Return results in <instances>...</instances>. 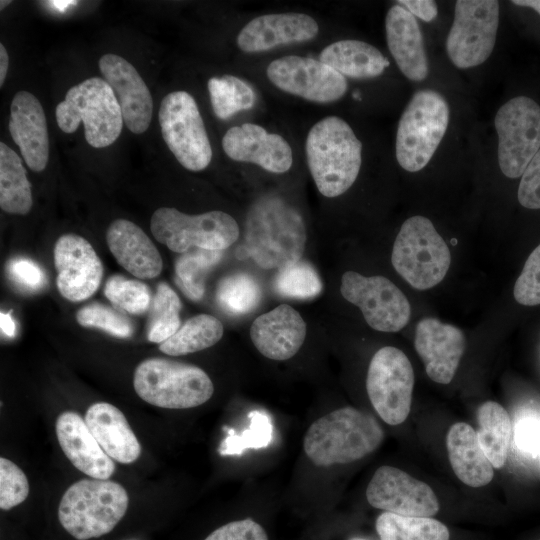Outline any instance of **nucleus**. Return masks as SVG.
I'll list each match as a JSON object with an SVG mask.
<instances>
[{
  "instance_id": "10",
  "label": "nucleus",
  "mask_w": 540,
  "mask_h": 540,
  "mask_svg": "<svg viewBox=\"0 0 540 540\" xmlns=\"http://www.w3.org/2000/svg\"><path fill=\"white\" fill-rule=\"evenodd\" d=\"M158 120L163 140L187 170L201 171L212 160V147L199 111L186 91L168 93L161 101Z\"/></svg>"
},
{
  "instance_id": "25",
  "label": "nucleus",
  "mask_w": 540,
  "mask_h": 540,
  "mask_svg": "<svg viewBox=\"0 0 540 540\" xmlns=\"http://www.w3.org/2000/svg\"><path fill=\"white\" fill-rule=\"evenodd\" d=\"M385 31L389 51L403 75L411 81L424 80L429 65L415 16L397 3L386 14Z\"/></svg>"
},
{
  "instance_id": "11",
  "label": "nucleus",
  "mask_w": 540,
  "mask_h": 540,
  "mask_svg": "<svg viewBox=\"0 0 540 540\" xmlns=\"http://www.w3.org/2000/svg\"><path fill=\"white\" fill-rule=\"evenodd\" d=\"M499 25L496 0H458L446 39V52L460 69L484 63L495 47Z\"/></svg>"
},
{
  "instance_id": "23",
  "label": "nucleus",
  "mask_w": 540,
  "mask_h": 540,
  "mask_svg": "<svg viewBox=\"0 0 540 540\" xmlns=\"http://www.w3.org/2000/svg\"><path fill=\"white\" fill-rule=\"evenodd\" d=\"M306 332L302 316L287 304L260 315L250 327L256 349L266 358L277 361L293 357L303 345Z\"/></svg>"
},
{
  "instance_id": "45",
  "label": "nucleus",
  "mask_w": 540,
  "mask_h": 540,
  "mask_svg": "<svg viewBox=\"0 0 540 540\" xmlns=\"http://www.w3.org/2000/svg\"><path fill=\"white\" fill-rule=\"evenodd\" d=\"M518 201L525 208L540 209V149L521 176Z\"/></svg>"
},
{
  "instance_id": "52",
  "label": "nucleus",
  "mask_w": 540,
  "mask_h": 540,
  "mask_svg": "<svg viewBox=\"0 0 540 540\" xmlns=\"http://www.w3.org/2000/svg\"><path fill=\"white\" fill-rule=\"evenodd\" d=\"M11 3L10 0H2L0 1V9L3 10L5 7H7Z\"/></svg>"
},
{
  "instance_id": "49",
  "label": "nucleus",
  "mask_w": 540,
  "mask_h": 540,
  "mask_svg": "<svg viewBox=\"0 0 540 540\" xmlns=\"http://www.w3.org/2000/svg\"><path fill=\"white\" fill-rule=\"evenodd\" d=\"M0 327L2 333L8 337H14L16 333V324L10 313L1 312Z\"/></svg>"
},
{
  "instance_id": "37",
  "label": "nucleus",
  "mask_w": 540,
  "mask_h": 540,
  "mask_svg": "<svg viewBox=\"0 0 540 540\" xmlns=\"http://www.w3.org/2000/svg\"><path fill=\"white\" fill-rule=\"evenodd\" d=\"M261 295L257 281L246 273H236L224 278L216 292L219 305L234 315L251 312L259 304Z\"/></svg>"
},
{
  "instance_id": "47",
  "label": "nucleus",
  "mask_w": 540,
  "mask_h": 540,
  "mask_svg": "<svg viewBox=\"0 0 540 540\" xmlns=\"http://www.w3.org/2000/svg\"><path fill=\"white\" fill-rule=\"evenodd\" d=\"M515 436L520 449L540 456V421L527 419L518 423Z\"/></svg>"
},
{
  "instance_id": "30",
  "label": "nucleus",
  "mask_w": 540,
  "mask_h": 540,
  "mask_svg": "<svg viewBox=\"0 0 540 540\" xmlns=\"http://www.w3.org/2000/svg\"><path fill=\"white\" fill-rule=\"evenodd\" d=\"M479 445L494 468H502L506 462L511 438L512 424L506 409L495 401L482 403L477 410Z\"/></svg>"
},
{
  "instance_id": "13",
  "label": "nucleus",
  "mask_w": 540,
  "mask_h": 540,
  "mask_svg": "<svg viewBox=\"0 0 540 540\" xmlns=\"http://www.w3.org/2000/svg\"><path fill=\"white\" fill-rule=\"evenodd\" d=\"M414 381L411 362L400 349L386 346L373 355L366 389L373 408L385 423L399 425L407 419Z\"/></svg>"
},
{
  "instance_id": "18",
  "label": "nucleus",
  "mask_w": 540,
  "mask_h": 540,
  "mask_svg": "<svg viewBox=\"0 0 540 540\" xmlns=\"http://www.w3.org/2000/svg\"><path fill=\"white\" fill-rule=\"evenodd\" d=\"M98 66L117 98L126 127L134 134L144 133L152 120L153 99L137 69L114 53L102 55Z\"/></svg>"
},
{
  "instance_id": "34",
  "label": "nucleus",
  "mask_w": 540,
  "mask_h": 540,
  "mask_svg": "<svg viewBox=\"0 0 540 540\" xmlns=\"http://www.w3.org/2000/svg\"><path fill=\"white\" fill-rule=\"evenodd\" d=\"M207 88L213 112L221 120H226L239 111L253 108L256 102L253 88L233 75L211 77L207 82Z\"/></svg>"
},
{
  "instance_id": "26",
  "label": "nucleus",
  "mask_w": 540,
  "mask_h": 540,
  "mask_svg": "<svg viewBox=\"0 0 540 540\" xmlns=\"http://www.w3.org/2000/svg\"><path fill=\"white\" fill-rule=\"evenodd\" d=\"M106 242L119 265L133 276L152 279L161 273L163 262L158 249L134 222L114 220L107 229Z\"/></svg>"
},
{
  "instance_id": "14",
  "label": "nucleus",
  "mask_w": 540,
  "mask_h": 540,
  "mask_svg": "<svg viewBox=\"0 0 540 540\" xmlns=\"http://www.w3.org/2000/svg\"><path fill=\"white\" fill-rule=\"evenodd\" d=\"M340 292L347 301L360 308L367 324L377 331L397 332L409 322L408 299L386 277H366L347 271L341 277Z\"/></svg>"
},
{
  "instance_id": "41",
  "label": "nucleus",
  "mask_w": 540,
  "mask_h": 540,
  "mask_svg": "<svg viewBox=\"0 0 540 540\" xmlns=\"http://www.w3.org/2000/svg\"><path fill=\"white\" fill-rule=\"evenodd\" d=\"M249 417L251 418L249 430L237 437L230 434L231 436L221 444L219 451L222 455L239 454L244 448H260L269 444L272 428L268 416L254 411Z\"/></svg>"
},
{
  "instance_id": "29",
  "label": "nucleus",
  "mask_w": 540,
  "mask_h": 540,
  "mask_svg": "<svg viewBox=\"0 0 540 540\" xmlns=\"http://www.w3.org/2000/svg\"><path fill=\"white\" fill-rule=\"evenodd\" d=\"M319 60L344 77L371 79L380 76L389 65L387 58L373 45L360 40H340L326 46Z\"/></svg>"
},
{
  "instance_id": "1",
  "label": "nucleus",
  "mask_w": 540,
  "mask_h": 540,
  "mask_svg": "<svg viewBox=\"0 0 540 540\" xmlns=\"http://www.w3.org/2000/svg\"><path fill=\"white\" fill-rule=\"evenodd\" d=\"M301 214L281 197L255 200L246 215L245 245L249 256L264 269L281 270L300 261L306 245Z\"/></svg>"
},
{
  "instance_id": "24",
  "label": "nucleus",
  "mask_w": 540,
  "mask_h": 540,
  "mask_svg": "<svg viewBox=\"0 0 540 540\" xmlns=\"http://www.w3.org/2000/svg\"><path fill=\"white\" fill-rule=\"evenodd\" d=\"M56 435L65 456L79 471L94 479L107 480L112 476L113 459L101 448L78 413H61L56 420Z\"/></svg>"
},
{
  "instance_id": "40",
  "label": "nucleus",
  "mask_w": 540,
  "mask_h": 540,
  "mask_svg": "<svg viewBox=\"0 0 540 540\" xmlns=\"http://www.w3.org/2000/svg\"><path fill=\"white\" fill-rule=\"evenodd\" d=\"M76 320L83 327L99 328L120 338H128L134 331L133 324L126 315L101 303L82 307L76 313Z\"/></svg>"
},
{
  "instance_id": "46",
  "label": "nucleus",
  "mask_w": 540,
  "mask_h": 540,
  "mask_svg": "<svg viewBox=\"0 0 540 540\" xmlns=\"http://www.w3.org/2000/svg\"><path fill=\"white\" fill-rule=\"evenodd\" d=\"M11 278L20 286L37 290L46 281L45 274L37 263L28 258L18 257L11 260L9 264Z\"/></svg>"
},
{
  "instance_id": "17",
  "label": "nucleus",
  "mask_w": 540,
  "mask_h": 540,
  "mask_svg": "<svg viewBox=\"0 0 540 540\" xmlns=\"http://www.w3.org/2000/svg\"><path fill=\"white\" fill-rule=\"evenodd\" d=\"M59 293L71 302L90 298L99 288L103 266L92 245L77 234L61 235L54 246Z\"/></svg>"
},
{
  "instance_id": "8",
  "label": "nucleus",
  "mask_w": 540,
  "mask_h": 540,
  "mask_svg": "<svg viewBox=\"0 0 540 540\" xmlns=\"http://www.w3.org/2000/svg\"><path fill=\"white\" fill-rule=\"evenodd\" d=\"M391 262L412 287L426 290L444 279L451 254L432 222L417 215L402 224L393 245Z\"/></svg>"
},
{
  "instance_id": "2",
  "label": "nucleus",
  "mask_w": 540,
  "mask_h": 540,
  "mask_svg": "<svg viewBox=\"0 0 540 540\" xmlns=\"http://www.w3.org/2000/svg\"><path fill=\"white\" fill-rule=\"evenodd\" d=\"M383 439L384 431L372 415L343 407L310 425L303 448L314 465L329 467L364 458L375 451Z\"/></svg>"
},
{
  "instance_id": "6",
  "label": "nucleus",
  "mask_w": 540,
  "mask_h": 540,
  "mask_svg": "<svg viewBox=\"0 0 540 540\" xmlns=\"http://www.w3.org/2000/svg\"><path fill=\"white\" fill-rule=\"evenodd\" d=\"M133 386L145 402L167 409H187L207 402L214 386L200 367L166 358H149L135 369Z\"/></svg>"
},
{
  "instance_id": "36",
  "label": "nucleus",
  "mask_w": 540,
  "mask_h": 540,
  "mask_svg": "<svg viewBox=\"0 0 540 540\" xmlns=\"http://www.w3.org/2000/svg\"><path fill=\"white\" fill-rule=\"evenodd\" d=\"M180 310L181 302L175 291L167 283H159L148 320V340L162 343L175 334L181 325Z\"/></svg>"
},
{
  "instance_id": "16",
  "label": "nucleus",
  "mask_w": 540,
  "mask_h": 540,
  "mask_svg": "<svg viewBox=\"0 0 540 540\" xmlns=\"http://www.w3.org/2000/svg\"><path fill=\"white\" fill-rule=\"evenodd\" d=\"M366 498L376 509L403 516L433 517L440 510L439 500L428 484L387 465L373 474Z\"/></svg>"
},
{
  "instance_id": "19",
  "label": "nucleus",
  "mask_w": 540,
  "mask_h": 540,
  "mask_svg": "<svg viewBox=\"0 0 540 540\" xmlns=\"http://www.w3.org/2000/svg\"><path fill=\"white\" fill-rule=\"evenodd\" d=\"M222 148L230 159L256 164L271 173H285L293 163L287 140L254 123L229 128L222 138Z\"/></svg>"
},
{
  "instance_id": "4",
  "label": "nucleus",
  "mask_w": 540,
  "mask_h": 540,
  "mask_svg": "<svg viewBox=\"0 0 540 540\" xmlns=\"http://www.w3.org/2000/svg\"><path fill=\"white\" fill-rule=\"evenodd\" d=\"M128 504L127 491L119 483L82 479L63 494L58 518L75 539L88 540L111 532L124 517Z\"/></svg>"
},
{
  "instance_id": "35",
  "label": "nucleus",
  "mask_w": 540,
  "mask_h": 540,
  "mask_svg": "<svg viewBox=\"0 0 540 540\" xmlns=\"http://www.w3.org/2000/svg\"><path fill=\"white\" fill-rule=\"evenodd\" d=\"M221 258L222 251L196 247L178 258L175 273L180 288L188 298L199 301L203 297L206 276Z\"/></svg>"
},
{
  "instance_id": "50",
  "label": "nucleus",
  "mask_w": 540,
  "mask_h": 540,
  "mask_svg": "<svg viewBox=\"0 0 540 540\" xmlns=\"http://www.w3.org/2000/svg\"><path fill=\"white\" fill-rule=\"evenodd\" d=\"M9 67V55L4 46L0 44V87L3 86Z\"/></svg>"
},
{
  "instance_id": "39",
  "label": "nucleus",
  "mask_w": 540,
  "mask_h": 540,
  "mask_svg": "<svg viewBox=\"0 0 540 540\" xmlns=\"http://www.w3.org/2000/svg\"><path fill=\"white\" fill-rule=\"evenodd\" d=\"M104 293L116 307L130 314H143L151 303L150 289L146 284L120 275L109 278Z\"/></svg>"
},
{
  "instance_id": "44",
  "label": "nucleus",
  "mask_w": 540,
  "mask_h": 540,
  "mask_svg": "<svg viewBox=\"0 0 540 540\" xmlns=\"http://www.w3.org/2000/svg\"><path fill=\"white\" fill-rule=\"evenodd\" d=\"M204 540H268V536L259 523L247 518L217 528Z\"/></svg>"
},
{
  "instance_id": "9",
  "label": "nucleus",
  "mask_w": 540,
  "mask_h": 540,
  "mask_svg": "<svg viewBox=\"0 0 540 540\" xmlns=\"http://www.w3.org/2000/svg\"><path fill=\"white\" fill-rule=\"evenodd\" d=\"M150 230L158 242L177 253L194 247L222 251L239 237L236 220L218 210L188 215L175 208L161 207L151 217Z\"/></svg>"
},
{
  "instance_id": "53",
  "label": "nucleus",
  "mask_w": 540,
  "mask_h": 540,
  "mask_svg": "<svg viewBox=\"0 0 540 540\" xmlns=\"http://www.w3.org/2000/svg\"><path fill=\"white\" fill-rule=\"evenodd\" d=\"M348 540H372V539L366 538V537H361V536H353V537L349 538Z\"/></svg>"
},
{
  "instance_id": "51",
  "label": "nucleus",
  "mask_w": 540,
  "mask_h": 540,
  "mask_svg": "<svg viewBox=\"0 0 540 540\" xmlns=\"http://www.w3.org/2000/svg\"><path fill=\"white\" fill-rule=\"evenodd\" d=\"M513 4L533 8L540 15V0H513Z\"/></svg>"
},
{
  "instance_id": "28",
  "label": "nucleus",
  "mask_w": 540,
  "mask_h": 540,
  "mask_svg": "<svg viewBox=\"0 0 540 540\" xmlns=\"http://www.w3.org/2000/svg\"><path fill=\"white\" fill-rule=\"evenodd\" d=\"M453 472L464 484L478 488L489 484L494 467L481 449L476 431L465 422L451 425L446 437Z\"/></svg>"
},
{
  "instance_id": "22",
  "label": "nucleus",
  "mask_w": 540,
  "mask_h": 540,
  "mask_svg": "<svg viewBox=\"0 0 540 540\" xmlns=\"http://www.w3.org/2000/svg\"><path fill=\"white\" fill-rule=\"evenodd\" d=\"M319 26L311 16L298 13L265 14L250 20L238 33V48L246 53L264 52L277 46L312 40Z\"/></svg>"
},
{
  "instance_id": "21",
  "label": "nucleus",
  "mask_w": 540,
  "mask_h": 540,
  "mask_svg": "<svg viewBox=\"0 0 540 540\" xmlns=\"http://www.w3.org/2000/svg\"><path fill=\"white\" fill-rule=\"evenodd\" d=\"M9 132L26 165L43 171L49 161L50 143L44 109L28 91H18L10 105Z\"/></svg>"
},
{
  "instance_id": "32",
  "label": "nucleus",
  "mask_w": 540,
  "mask_h": 540,
  "mask_svg": "<svg viewBox=\"0 0 540 540\" xmlns=\"http://www.w3.org/2000/svg\"><path fill=\"white\" fill-rule=\"evenodd\" d=\"M219 319L209 314H198L188 319L175 334L159 344V349L170 356H182L207 349L223 336Z\"/></svg>"
},
{
  "instance_id": "5",
  "label": "nucleus",
  "mask_w": 540,
  "mask_h": 540,
  "mask_svg": "<svg viewBox=\"0 0 540 540\" xmlns=\"http://www.w3.org/2000/svg\"><path fill=\"white\" fill-rule=\"evenodd\" d=\"M58 127L74 133L83 123L85 139L94 148L113 144L122 132L123 117L109 84L100 77H90L72 86L55 109Z\"/></svg>"
},
{
  "instance_id": "7",
  "label": "nucleus",
  "mask_w": 540,
  "mask_h": 540,
  "mask_svg": "<svg viewBox=\"0 0 540 540\" xmlns=\"http://www.w3.org/2000/svg\"><path fill=\"white\" fill-rule=\"evenodd\" d=\"M449 124V106L437 91L416 92L405 107L396 133V159L408 172L423 169L433 157Z\"/></svg>"
},
{
  "instance_id": "31",
  "label": "nucleus",
  "mask_w": 540,
  "mask_h": 540,
  "mask_svg": "<svg viewBox=\"0 0 540 540\" xmlns=\"http://www.w3.org/2000/svg\"><path fill=\"white\" fill-rule=\"evenodd\" d=\"M32 206L31 184L22 159L0 142V207L9 214L26 215Z\"/></svg>"
},
{
  "instance_id": "38",
  "label": "nucleus",
  "mask_w": 540,
  "mask_h": 540,
  "mask_svg": "<svg viewBox=\"0 0 540 540\" xmlns=\"http://www.w3.org/2000/svg\"><path fill=\"white\" fill-rule=\"evenodd\" d=\"M274 287L282 296L309 299L322 291L323 284L318 273L309 263L298 261L279 270Z\"/></svg>"
},
{
  "instance_id": "15",
  "label": "nucleus",
  "mask_w": 540,
  "mask_h": 540,
  "mask_svg": "<svg viewBox=\"0 0 540 540\" xmlns=\"http://www.w3.org/2000/svg\"><path fill=\"white\" fill-rule=\"evenodd\" d=\"M267 77L278 89L315 103L341 99L348 89L346 78L319 59L288 55L273 60Z\"/></svg>"
},
{
  "instance_id": "3",
  "label": "nucleus",
  "mask_w": 540,
  "mask_h": 540,
  "mask_svg": "<svg viewBox=\"0 0 540 540\" xmlns=\"http://www.w3.org/2000/svg\"><path fill=\"white\" fill-rule=\"evenodd\" d=\"M305 151L309 171L323 196H340L357 179L362 143L342 118L327 116L315 123L307 134Z\"/></svg>"
},
{
  "instance_id": "12",
  "label": "nucleus",
  "mask_w": 540,
  "mask_h": 540,
  "mask_svg": "<svg viewBox=\"0 0 540 540\" xmlns=\"http://www.w3.org/2000/svg\"><path fill=\"white\" fill-rule=\"evenodd\" d=\"M494 126L502 173L508 178L522 176L540 149V106L529 97H514L499 108Z\"/></svg>"
},
{
  "instance_id": "20",
  "label": "nucleus",
  "mask_w": 540,
  "mask_h": 540,
  "mask_svg": "<svg viewBox=\"0 0 540 540\" xmlns=\"http://www.w3.org/2000/svg\"><path fill=\"white\" fill-rule=\"evenodd\" d=\"M414 346L428 377L436 383L448 384L464 354L465 337L455 326L424 318L416 326Z\"/></svg>"
},
{
  "instance_id": "48",
  "label": "nucleus",
  "mask_w": 540,
  "mask_h": 540,
  "mask_svg": "<svg viewBox=\"0 0 540 540\" xmlns=\"http://www.w3.org/2000/svg\"><path fill=\"white\" fill-rule=\"evenodd\" d=\"M397 3L426 22L432 21L438 13L437 4L433 0H400Z\"/></svg>"
},
{
  "instance_id": "27",
  "label": "nucleus",
  "mask_w": 540,
  "mask_h": 540,
  "mask_svg": "<svg viewBox=\"0 0 540 540\" xmlns=\"http://www.w3.org/2000/svg\"><path fill=\"white\" fill-rule=\"evenodd\" d=\"M85 423L105 453L122 464L135 462L141 454L140 443L124 414L106 402L92 404Z\"/></svg>"
},
{
  "instance_id": "42",
  "label": "nucleus",
  "mask_w": 540,
  "mask_h": 540,
  "mask_svg": "<svg viewBox=\"0 0 540 540\" xmlns=\"http://www.w3.org/2000/svg\"><path fill=\"white\" fill-rule=\"evenodd\" d=\"M29 494L24 472L7 458H0V508L10 510L21 504Z\"/></svg>"
},
{
  "instance_id": "33",
  "label": "nucleus",
  "mask_w": 540,
  "mask_h": 540,
  "mask_svg": "<svg viewBox=\"0 0 540 540\" xmlns=\"http://www.w3.org/2000/svg\"><path fill=\"white\" fill-rule=\"evenodd\" d=\"M375 529L380 540H450L448 527L433 517L382 512L376 519Z\"/></svg>"
},
{
  "instance_id": "43",
  "label": "nucleus",
  "mask_w": 540,
  "mask_h": 540,
  "mask_svg": "<svg viewBox=\"0 0 540 540\" xmlns=\"http://www.w3.org/2000/svg\"><path fill=\"white\" fill-rule=\"evenodd\" d=\"M515 300L525 306L540 304V245L527 258L514 290Z\"/></svg>"
}]
</instances>
